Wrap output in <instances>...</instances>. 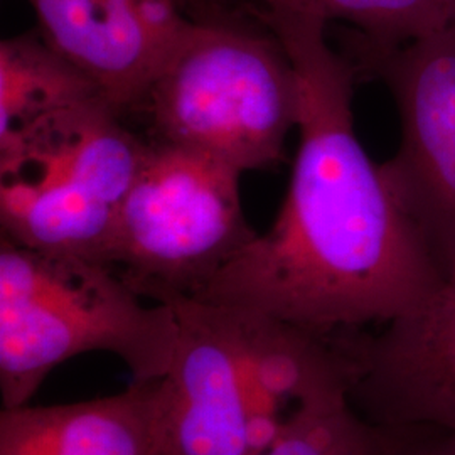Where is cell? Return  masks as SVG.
I'll use <instances>...</instances> for the list:
<instances>
[{
	"instance_id": "cell-1",
	"label": "cell",
	"mask_w": 455,
	"mask_h": 455,
	"mask_svg": "<svg viewBox=\"0 0 455 455\" xmlns=\"http://www.w3.org/2000/svg\"><path fill=\"white\" fill-rule=\"evenodd\" d=\"M244 7L292 60L300 88L299 147L274 225L191 297L319 334L388 324L422 309L445 276L381 165L359 142L356 66L331 48L321 19Z\"/></svg>"
},
{
	"instance_id": "cell-2",
	"label": "cell",
	"mask_w": 455,
	"mask_h": 455,
	"mask_svg": "<svg viewBox=\"0 0 455 455\" xmlns=\"http://www.w3.org/2000/svg\"><path fill=\"white\" fill-rule=\"evenodd\" d=\"M189 19L164 54L135 112L150 139L188 147L238 172L285 161L300 88L276 34L240 2L191 0Z\"/></svg>"
},
{
	"instance_id": "cell-3",
	"label": "cell",
	"mask_w": 455,
	"mask_h": 455,
	"mask_svg": "<svg viewBox=\"0 0 455 455\" xmlns=\"http://www.w3.org/2000/svg\"><path fill=\"white\" fill-rule=\"evenodd\" d=\"M169 304H144L114 267L0 238V396L28 405L49 373L86 353H110L150 383L176 346Z\"/></svg>"
},
{
	"instance_id": "cell-4",
	"label": "cell",
	"mask_w": 455,
	"mask_h": 455,
	"mask_svg": "<svg viewBox=\"0 0 455 455\" xmlns=\"http://www.w3.org/2000/svg\"><path fill=\"white\" fill-rule=\"evenodd\" d=\"M95 100L0 135V228L14 243L114 267L116 220L147 140Z\"/></svg>"
},
{
	"instance_id": "cell-5",
	"label": "cell",
	"mask_w": 455,
	"mask_h": 455,
	"mask_svg": "<svg viewBox=\"0 0 455 455\" xmlns=\"http://www.w3.org/2000/svg\"><path fill=\"white\" fill-rule=\"evenodd\" d=\"M242 176L203 152L147 140L116 220L115 270L150 302L197 295L259 235L244 218Z\"/></svg>"
},
{
	"instance_id": "cell-6",
	"label": "cell",
	"mask_w": 455,
	"mask_h": 455,
	"mask_svg": "<svg viewBox=\"0 0 455 455\" xmlns=\"http://www.w3.org/2000/svg\"><path fill=\"white\" fill-rule=\"evenodd\" d=\"M342 52L359 78L390 90L402 135L381 172L447 280L455 275V17L400 48Z\"/></svg>"
},
{
	"instance_id": "cell-7",
	"label": "cell",
	"mask_w": 455,
	"mask_h": 455,
	"mask_svg": "<svg viewBox=\"0 0 455 455\" xmlns=\"http://www.w3.org/2000/svg\"><path fill=\"white\" fill-rule=\"evenodd\" d=\"M176 317L172 363L161 379L159 455L253 452V405L243 334L235 307L167 295Z\"/></svg>"
},
{
	"instance_id": "cell-8",
	"label": "cell",
	"mask_w": 455,
	"mask_h": 455,
	"mask_svg": "<svg viewBox=\"0 0 455 455\" xmlns=\"http://www.w3.org/2000/svg\"><path fill=\"white\" fill-rule=\"evenodd\" d=\"M334 338L361 419L374 428L428 425L455 434V275L383 332L351 329Z\"/></svg>"
},
{
	"instance_id": "cell-9",
	"label": "cell",
	"mask_w": 455,
	"mask_h": 455,
	"mask_svg": "<svg viewBox=\"0 0 455 455\" xmlns=\"http://www.w3.org/2000/svg\"><path fill=\"white\" fill-rule=\"evenodd\" d=\"M44 43L122 115L135 112L189 14L184 0H26Z\"/></svg>"
},
{
	"instance_id": "cell-10",
	"label": "cell",
	"mask_w": 455,
	"mask_h": 455,
	"mask_svg": "<svg viewBox=\"0 0 455 455\" xmlns=\"http://www.w3.org/2000/svg\"><path fill=\"white\" fill-rule=\"evenodd\" d=\"M161 442V379L78 403L0 413V455H159Z\"/></svg>"
},
{
	"instance_id": "cell-11",
	"label": "cell",
	"mask_w": 455,
	"mask_h": 455,
	"mask_svg": "<svg viewBox=\"0 0 455 455\" xmlns=\"http://www.w3.org/2000/svg\"><path fill=\"white\" fill-rule=\"evenodd\" d=\"M95 100H105L97 84L48 46L36 29L2 39L0 135Z\"/></svg>"
},
{
	"instance_id": "cell-12",
	"label": "cell",
	"mask_w": 455,
	"mask_h": 455,
	"mask_svg": "<svg viewBox=\"0 0 455 455\" xmlns=\"http://www.w3.org/2000/svg\"><path fill=\"white\" fill-rule=\"evenodd\" d=\"M263 9L339 20L355 33L349 48L387 51L435 33L455 17V0H238Z\"/></svg>"
},
{
	"instance_id": "cell-13",
	"label": "cell",
	"mask_w": 455,
	"mask_h": 455,
	"mask_svg": "<svg viewBox=\"0 0 455 455\" xmlns=\"http://www.w3.org/2000/svg\"><path fill=\"white\" fill-rule=\"evenodd\" d=\"M376 432L351 405L306 423L274 445L244 455H373Z\"/></svg>"
},
{
	"instance_id": "cell-14",
	"label": "cell",
	"mask_w": 455,
	"mask_h": 455,
	"mask_svg": "<svg viewBox=\"0 0 455 455\" xmlns=\"http://www.w3.org/2000/svg\"><path fill=\"white\" fill-rule=\"evenodd\" d=\"M374 432L373 455H455V434L443 428L405 425Z\"/></svg>"
},
{
	"instance_id": "cell-15",
	"label": "cell",
	"mask_w": 455,
	"mask_h": 455,
	"mask_svg": "<svg viewBox=\"0 0 455 455\" xmlns=\"http://www.w3.org/2000/svg\"><path fill=\"white\" fill-rule=\"evenodd\" d=\"M186 2V5H188V2H191V0H184Z\"/></svg>"
}]
</instances>
